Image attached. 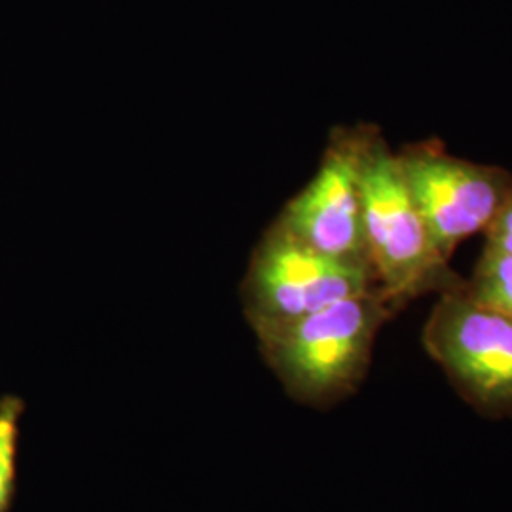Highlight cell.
<instances>
[{"instance_id":"6da1fadb","label":"cell","mask_w":512,"mask_h":512,"mask_svg":"<svg viewBox=\"0 0 512 512\" xmlns=\"http://www.w3.org/2000/svg\"><path fill=\"white\" fill-rule=\"evenodd\" d=\"M397 313L380 289H372L256 340L264 363L293 401L332 408L365 382L378 334Z\"/></svg>"},{"instance_id":"7a4b0ae2","label":"cell","mask_w":512,"mask_h":512,"mask_svg":"<svg viewBox=\"0 0 512 512\" xmlns=\"http://www.w3.org/2000/svg\"><path fill=\"white\" fill-rule=\"evenodd\" d=\"M361 198L366 249L376 285L397 310L425 294L439 296L461 289L465 279L433 247L404 183L397 152L374 124L365 128Z\"/></svg>"},{"instance_id":"3957f363","label":"cell","mask_w":512,"mask_h":512,"mask_svg":"<svg viewBox=\"0 0 512 512\" xmlns=\"http://www.w3.org/2000/svg\"><path fill=\"white\" fill-rule=\"evenodd\" d=\"M372 289L368 266L313 249L275 219L256 243L239 294L249 327L262 336Z\"/></svg>"},{"instance_id":"277c9868","label":"cell","mask_w":512,"mask_h":512,"mask_svg":"<svg viewBox=\"0 0 512 512\" xmlns=\"http://www.w3.org/2000/svg\"><path fill=\"white\" fill-rule=\"evenodd\" d=\"M463 287V285H461ZM421 342L459 397L490 420L512 418V319L461 289L439 294Z\"/></svg>"},{"instance_id":"5b68a950","label":"cell","mask_w":512,"mask_h":512,"mask_svg":"<svg viewBox=\"0 0 512 512\" xmlns=\"http://www.w3.org/2000/svg\"><path fill=\"white\" fill-rule=\"evenodd\" d=\"M397 158L431 243L448 262L465 239L486 232L511 190L509 169L454 156L437 137L403 145Z\"/></svg>"},{"instance_id":"8992f818","label":"cell","mask_w":512,"mask_h":512,"mask_svg":"<svg viewBox=\"0 0 512 512\" xmlns=\"http://www.w3.org/2000/svg\"><path fill=\"white\" fill-rule=\"evenodd\" d=\"M366 124L330 131L310 183L289 200L277 220L325 255L370 266L363 228L361 152Z\"/></svg>"},{"instance_id":"52a82bcc","label":"cell","mask_w":512,"mask_h":512,"mask_svg":"<svg viewBox=\"0 0 512 512\" xmlns=\"http://www.w3.org/2000/svg\"><path fill=\"white\" fill-rule=\"evenodd\" d=\"M461 293L473 302L512 319V255L484 247Z\"/></svg>"},{"instance_id":"ba28073f","label":"cell","mask_w":512,"mask_h":512,"mask_svg":"<svg viewBox=\"0 0 512 512\" xmlns=\"http://www.w3.org/2000/svg\"><path fill=\"white\" fill-rule=\"evenodd\" d=\"M25 401L18 395L0 397V512H10L18 486L19 435Z\"/></svg>"},{"instance_id":"9c48e42d","label":"cell","mask_w":512,"mask_h":512,"mask_svg":"<svg viewBox=\"0 0 512 512\" xmlns=\"http://www.w3.org/2000/svg\"><path fill=\"white\" fill-rule=\"evenodd\" d=\"M488 249L512 255V186L494 220L484 232Z\"/></svg>"}]
</instances>
